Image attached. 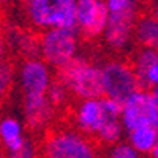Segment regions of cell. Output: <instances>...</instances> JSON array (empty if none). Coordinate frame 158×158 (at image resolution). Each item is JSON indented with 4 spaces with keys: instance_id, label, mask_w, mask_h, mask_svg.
Masks as SVG:
<instances>
[{
    "instance_id": "obj_22",
    "label": "cell",
    "mask_w": 158,
    "mask_h": 158,
    "mask_svg": "<svg viewBox=\"0 0 158 158\" xmlns=\"http://www.w3.org/2000/svg\"><path fill=\"white\" fill-rule=\"evenodd\" d=\"M8 158H35V147L27 139V143H25L24 147H22L19 152L13 153V155H8Z\"/></svg>"
},
{
    "instance_id": "obj_26",
    "label": "cell",
    "mask_w": 158,
    "mask_h": 158,
    "mask_svg": "<svg viewBox=\"0 0 158 158\" xmlns=\"http://www.w3.org/2000/svg\"><path fill=\"white\" fill-rule=\"evenodd\" d=\"M152 17H153V19H155L156 22H158V5H156V6L153 8V14H152Z\"/></svg>"
},
{
    "instance_id": "obj_2",
    "label": "cell",
    "mask_w": 158,
    "mask_h": 158,
    "mask_svg": "<svg viewBox=\"0 0 158 158\" xmlns=\"http://www.w3.org/2000/svg\"><path fill=\"white\" fill-rule=\"evenodd\" d=\"M27 16L30 22L46 30H77L75 0H27Z\"/></svg>"
},
{
    "instance_id": "obj_25",
    "label": "cell",
    "mask_w": 158,
    "mask_h": 158,
    "mask_svg": "<svg viewBox=\"0 0 158 158\" xmlns=\"http://www.w3.org/2000/svg\"><path fill=\"white\" fill-rule=\"evenodd\" d=\"M150 158H158V141H156V144L153 146V149L150 150Z\"/></svg>"
},
{
    "instance_id": "obj_18",
    "label": "cell",
    "mask_w": 158,
    "mask_h": 158,
    "mask_svg": "<svg viewBox=\"0 0 158 158\" xmlns=\"http://www.w3.org/2000/svg\"><path fill=\"white\" fill-rule=\"evenodd\" d=\"M67 93L69 91L66 89V86L58 80V81H52L50 83L46 96H47V100L50 102V105L53 108H56V106H61L67 100Z\"/></svg>"
},
{
    "instance_id": "obj_13",
    "label": "cell",
    "mask_w": 158,
    "mask_h": 158,
    "mask_svg": "<svg viewBox=\"0 0 158 158\" xmlns=\"http://www.w3.org/2000/svg\"><path fill=\"white\" fill-rule=\"evenodd\" d=\"M135 39L143 47L158 52V22L152 16L139 17L135 24Z\"/></svg>"
},
{
    "instance_id": "obj_15",
    "label": "cell",
    "mask_w": 158,
    "mask_h": 158,
    "mask_svg": "<svg viewBox=\"0 0 158 158\" xmlns=\"http://www.w3.org/2000/svg\"><path fill=\"white\" fill-rule=\"evenodd\" d=\"M156 60H158V52L152 50V49H146V47H143L136 53V56H135L131 69H133L135 77H136V80H138L139 89H147V86H146V74L149 71V67Z\"/></svg>"
},
{
    "instance_id": "obj_12",
    "label": "cell",
    "mask_w": 158,
    "mask_h": 158,
    "mask_svg": "<svg viewBox=\"0 0 158 158\" xmlns=\"http://www.w3.org/2000/svg\"><path fill=\"white\" fill-rule=\"evenodd\" d=\"M0 143L6 149L8 155L19 152L25 146L27 138L24 135V127L16 118L6 116L0 119Z\"/></svg>"
},
{
    "instance_id": "obj_4",
    "label": "cell",
    "mask_w": 158,
    "mask_h": 158,
    "mask_svg": "<svg viewBox=\"0 0 158 158\" xmlns=\"http://www.w3.org/2000/svg\"><path fill=\"white\" fill-rule=\"evenodd\" d=\"M121 124L127 131L139 127L158 128V111L150 91L138 89L122 103Z\"/></svg>"
},
{
    "instance_id": "obj_19",
    "label": "cell",
    "mask_w": 158,
    "mask_h": 158,
    "mask_svg": "<svg viewBox=\"0 0 158 158\" xmlns=\"http://www.w3.org/2000/svg\"><path fill=\"white\" fill-rule=\"evenodd\" d=\"M11 80H13V67L10 63L2 61L0 63V103H2V100L8 93Z\"/></svg>"
},
{
    "instance_id": "obj_1",
    "label": "cell",
    "mask_w": 158,
    "mask_h": 158,
    "mask_svg": "<svg viewBox=\"0 0 158 158\" xmlns=\"http://www.w3.org/2000/svg\"><path fill=\"white\" fill-rule=\"evenodd\" d=\"M67 91L78 99H99L103 96L102 69L85 58L75 56L60 69L58 78Z\"/></svg>"
},
{
    "instance_id": "obj_10",
    "label": "cell",
    "mask_w": 158,
    "mask_h": 158,
    "mask_svg": "<svg viewBox=\"0 0 158 158\" xmlns=\"http://www.w3.org/2000/svg\"><path fill=\"white\" fill-rule=\"evenodd\" d=\"M106 121L108 118L103 111L100 97L99 99H83L75 110V122L81 135L94 136Z\"/></svg>"
},
{
    "instance_id": "obj_5",
    "label": "cell",
    "mask_w": 158,
    "mask_h": 158,
    "mask_svg": "<svg viewBox=\"0 0 158 158\" xmlns=\"http://www.w3.org/2000/svg\"><path fill=\"white\" fill-rule=\"evenodd\" d=\"M102 69L103 96L124 103L135 91H138V80L131 66L124 61H110Z\"/></svg>"
},
{
    "instance_id": "obj_27",
    "label": "cell",
    "mask_w": 158,
    "mask_h": 158,
    "mask_svg": "<svg viewBox=\"0 0 158 158\" xmlns=\"http://www.w3.org/2000/svg\"><path fill=\"white\" fill-rule=\"evenodd\" d=\"M8 2H11V0H0V5H3V3H8Z\"/></svg>"
},
{
    "instance_id": "obj_28",
    "label": "cell",
    "mask_w": 158,
    "mask_h": 158,
    "mask_svg": "<svg viewBox=\"0 0 158 158\" xmlns=\"http://www.w3.org/2000/svg\"><path fill=\"white\" fill-rule=\"evenodd\" d=\"M0 158H5V155H3L2 152H0Z\"/></svg>"
},
{
    "instance_id": "obj_21",
    "label": "cell",
    "mask_w": 158,
    "mask_h": 158,
    "mask_svg": "<svg viewBox=\"0 0 158 158\" xmlns=\"http://www.w3.org/2000/svg\"><path fill=\"white\" fill-rule=\"evenodd\" d=\"M146 86H147V89L158 86V60L149 67V71L146 74Z\"/></svg>"
},
{
    "instance_id": "obj_7",
    "label": "cell",
    "mask_w": 158,
    "mask_h": 158,
    "mask_svg": "<svg viewBox=\"0 0 158 158\" xmlns=\"http://www.w3.org/2000/svg\"><path fill=\"white\" fill-rule=\"evenodd\" d=\"M108 11L105 0H75L77 30L88 38H97L103 33Z\"/></svg>"
},
{
    "instance_id": "obj_6",
    "label": "cell",
    "mask_w": 158,
    "mask_h": 158,
    "mask_svg": "<svg viewBox=\"0 0 158 158\" xmlns=\"http://www.w3.org/2000/svg\"><path fill=\"white\" fill-rule=\"evenodd\" d=\"M46 158H94L93 144L81 133L72 130L55 131L44 141Z\"/></svg>"
},
{
    "instance_id": "obj_17",
    "label": "cell",
    "mask_w": 158,
    "mask_h": 158,
    "mask_svg": "<svg viewBox=\"0 0 158 158\" xmlns=\"http://www.w3.org/2000/svg\"><path fill=\"white\" fill-rule=\"evenodd\" d=\"M122 135H124V127L121 124V119H108L100 127L96 136L105 144H116L121 143Z\"/></svg>"
},
{
    "instance_id": "obj_11",
    "label": "cell",
    "mask_w": 158,
    "mask_h": 158,
    "mask_svg": "<svg viewBox=\"0 0 158 158\" xmlns=\"http://www.w3.org/2000/svg\"><path fill=\"white\" fill-rule=\"evenodd\" d=\"M55 108L47 100V96H24V114L28 127L41 128L53 118Z\"/></svg>"
},
{
    "instance_id": "obj_23",
    "label": "cell",
    "mask_w": 158,
    "mask_h": 158,
    "mask_svg": "<svg viewBox=\"0 0 158 158\" xmlns=\"http://www.w3.org/2000/svg\"><path fill=\"white\" fill-rule=\"evenodd\" d=\"M3 58H5V38L2 30H0V63L3 61Z\"/></svg>"
},
{
    "instance_id": "obj_24",
    "label": "cell",
    "mask_w": 158,
    "mask_h": 158,
    "mask_svg": "<svg viewBox=\"0 0 158 158\" xmlns=\"http://www.w3.org/2000/svg\"><path fill=\"white\" fill-rule=\"evenodd\" d=\"M152 97H153V102H155V106H156V111H158V86H153L152 91H150Z\"/></svg>"
},
{
    "instance_id": "obj_16",
    "label": "cell",
    "mask_w": 158,
    "mask_h": 158,
    "mask_svg": "<svg viewBox=\"0 0 158 158\" xmlns=\"http://www.w3.org/2000/svg\"><path fill=\"white\" fill-rule=\"evenodd\" d=\"M139 2L141 0H105V6L108 14L138 19Z\"/></svg>"
},
{
    "instance_id": "obj_9",
    "label": "cell",
    "mask_w": 158,
    "mask_h": 158,
    "mask_svg": "<svg viewBox=\"0 0 158 158\" xmlns=\"http://www.w3.org/2000/svg\"><path fill=\"white\" fill-rule=\"evenodd\" d=\"M138 19L108 14L103 28L105 42L114 50H125L135 38V24Z\"/></svg>"
},
{
    "instance_id": "obj_8",
    "label": "cell",
    "mask_w": 158,
    "mask_h": 158,
    "mask_svg": "<svg viewBox=\"0 0 158 158\" xmlns=\"http://www.w3.org/2000/svg\"><path fill=\"white\" fill-rule=\"evenodd\" d=\"M19 80H20L22 89H24V96L46 94L52 83L49 64L38 58L27 60L20 67Z\"/></svg>"
},
{
    "instance_id": "obj_3",
    "label": "cell",
    "mask_w": 158,
    "mask_h": 158,
    "mask_svg": "<svg viewBox=\"0 0 158 158\" xmlns=\"http://www.w3.org/2000/svg\"><path fill=\"white\" fill-rule=\"evenodd\" d=\"M41 53L47 64L61 69L77 56L78 50V30L52 28L41 36Z\"/></svg>"
},
{
    "instance_id": "obj_14",
    "label": "cell",
    "mask_w": 158,
    "mask_h": 158,
    "mask_svg": "<svg viewBox=\"0 0 158 158\" xmlns=\"http://www.w3.org/2000/svg\"><path fill=\"white\" fill-rule=\"evenodd\" d=\"M127 135H128V144L139 155L141 153L149 155L158 141V128L155 127H139L127 131Z\"/></svg>"
},
{
    "instance_id": "obj_20",
    "label": "cell",
    "mask_w": 158,
    "mask_h": 158,
    "mask_svg": "<svg viewBox=\"0 0 158 158\" xmlns=\"http://www.w3.org/2000/svg\"><path fill=\"white\" fill-rule=\"evenodd\" d=\"M108 158H139V153L128 143H116L110 149Z\"/></svg>"
}]
</instances>
